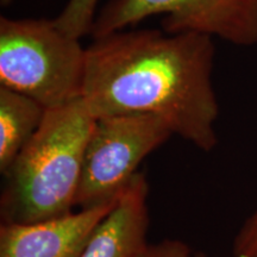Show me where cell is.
Here are the masks:
<instances>
[{"mask_svg": "<svg viewBox=\"0 0 257 257\" xmlns=\"http://www.w3.org/2000/svg\"><path fill=\"white\" fill-rule=\"evenodd\" d=\"M213 38L161 30L117 31L87 47L82 100L98 118L148 113L208 153L219 115L212 83Z\"/></svg>", "mask_w": 257, "mask_h": 257, "instance_id": "obj_1", "label": "cell"}, {"mask_svg": "<svg viewBox=\"0 0 257 257\" xmlns=\"http://www.w3.org/2000/svg\"><path fill=\"white\" fill-rule=\"evenodd\" d=\"M95 121L82 98L47 108L36 134L4 174V223L29 224L73 212Z\"/></svg>", "mask_w": 257, "mask_h": 257, "instance_id": "obj_2", "label": "cell"}, {"mask_svg": "<svg viewBox=\"0 0 257 257\" xmlns=\"http://www.w3.org/2000/svg\"><path fill=\"white\" fill-rule=\"evenodd\" d=\"M87 48L55 19L0 17V86L46 108L81 99Z\"/></svg>", "mask_w": 257, "mask_h": 257, "instance_id": "obj_3", "label": "cell"}, {"mask_svg": "<svg viewBox=\"0 0 257 257\" xmlns=\"http://www.w3.org/2000/svg\"><path fill=\"white\" fill-rule=\"evenodd\" d=\"M173 133L166 121L148 113L98 118L83 157L75 207L91 208L117 201L142 161Z\"/></svg>", "mask_w": 257, "mask_h": 257, "instance_id": "obj_4", "label": "cell"}, {"mask_svg": "<svg viewBox=\"0 0 257 257\" xmlns=\"http://www.w3.org/2000/svg\"><path fill=\"white\" fill-rule=\"evenodd\" d=\"M155 15L167 34L218 37L238 47L257 44V0H111L96 16L93 40Z\"/></svg>", "mask_w": 257, "mask_h": 257, "instance_id": "obj_5", "label": "cell"}, {"mask_svg": "<svg viewBox=\"0 0 257 257\" xmlns=\"http://www.w3.org/2000/svg\"><path fill=\"white\" fill-rule=\"evenodd\" d=\"M117 201L35 223L3 221L0 257H80L96 225Z\"/></svg>", "mask_w": 257, "mask_h": 257, "instance_id": "obj_6", "label": "cell"}, {"mask_svg": "<svg viewBox=\"0 0 257 257\" xmlns=\"http://www.w3.org/2000/svg\"><path fill=\"white\" fill-rule=\"evenodd\" d=\"M149 184L138 172L107 216L96 225L80 257H134L147 243Z\"/></svg>", "mask_w": 257, "mask_h": 257, "instance_id": "obj_7", "label": "cell"}, {"mask_svg": "<svg viewBox=\"0 0 257 257\" xmlns=\"http://www.w3.org/2000/svg\"><path fill=\"white\" fill-rule=\"evenodd\" d=\"M47 108L40 102L0 86V173L8 172L36 134Z\"/></svg>", "mask_w": 257, "mask_h": 257, "instance_id": "obj_8", "label": "cell"}, {"mask_svg": "<svg viewBox=\"0 0 257 257\" xmlns=\"http://www.w3.org/2000/svg\"><path fill=\"white\" fill-rule=\"evenodd\" d=\"M99 0H68L55 23L64 34L79 38L89 35L96 18Z\"/></svg>", "mask_w": 257, "mask_h": 257, "instance_id": "obj_9", "label": "cell"}, {"mask_svg": "<svg viewBox=\"0 0 257 257\" xmlns=\"http://www.w3.org/2000/svg\"><path fill=\"white\" fill-rule=\"evenodd\" d=\"M232 257H257V205L234 234Z\"/></svg>", "mask_w": 257, "mask_h": 257, "instance_id": "obj_10", "label": "cell"}, {"mask_svg": "<svg viewBox=\"0 0 257 257\" xmlns=\"http://www.w3.org/2000/svg\"><path fill=\"white\" fill-rule=\"evenodd\" d=\"M134 257H194V253L184 240L165 238L157 243L147 242Z\"/></svg>", "mask_w": 257, "mask_h": 257, "instance_id": "obj_11", "label": "cell"}, {"mask_svg": "<svg viewBox=\"0 0 257 257\" xmlns=\"http://www.w3.org/2000/svg\"><path fill=\"white\" fill-rule=\"evenodd\" d=\"M194 257H210L207 255V253L202 252V251H199V252H195L194 253Z\"/></svg>", "mask_w": 257, "mask_h": 257, "instance_id": "obj_12", "label": "cell"}, {"mask_svg": "<svg viewBox=\"0 0 257 257\" xmlns=\"http://www.w3.org/2000/svg\"><path fill=\"white\" fill-rule=\"evenodd\" d=\"M11 2L12 0H0V4H2L3 6H6V5H9Z\"/></svg>", "mask_w": 257, "mask_h": 257, "instance_id": "obj_13", "label": "cell"}]
</instances>
